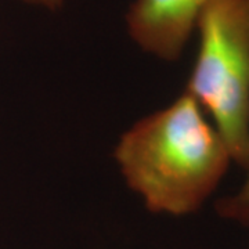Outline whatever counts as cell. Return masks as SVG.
I'll return each mask as SVG.
<instances>
[{
  "label": "cell",
  "mask_w": 249,
  "mask_h": 249,
  "mask_svg": "<svg viewBox=\"0 0 249 249\" xmlns=\"http://www.w3.org/2000/svg\"><path fill=\"white\" fill-rule=\"evenodd\" d=\"M211 1L133 0L126 13L127 34L142 52L163 61H176Z\"/></svg>",
  "instance_id": "3"
},
{
  "label": "cell",
  "mask_w": 249,
  "mask_h": 249,
  "mask_svg": "<svg viewBox=\"0 0 249 249\" xmlns=\"http://www.w3.org/2000/svg\"><path fill=\"white\" fill-rule=\"evenodd\" d=\"M21 3H25L29 6H39L50 11H57L62 7L64 0H18Z\"/></svg>",
  "instance_id": "5"
},
{
  "label": "cell",
  "mask_w": 249,
  "mask_h": 249,
  "mask_svg": "<svg viewBox=\"0 0 249 249\" xmlns=\"http://www.w3.org/2000/svg\"><path fill=\"white\" fill-rule=\"evenodd\" d=\"M198 53L186 93L211 116L231 160L249 166V0H213L196 22Z\"/></svg>",
  "instance_id": "2"
},
{
  "label": "cell",
  "mask_w": 249,
  "mask_h": 249,
  "mask_svg": "<svg viewBox=\"0 0 249 249\" xmlns=\"http://www.w3.org/2000/svg\"><path fill=\"white\" fill-rule=\"evenodd\" d=\"M248 227H249V226H248ZM247 249H249V245H248V247H247Z\"/></svg>",
  "instance_id": "6"
},
{
  "label": "cell",
  "mask_w": 249,
  "mask_h": 249,
  "mask_svg": "<svg viewBox=\"0 0 249 249\" xmlns=\"http://www.w3.org/2000/svg\"><path fill=\"white\" fill-rule=\"evenodd\" d=\"M216 212L220 217L230 222L249 226V166L242 186L231 196L220 198L216 202Z\"/></svg>",
  "instance_id": "4"
},
{
  "label": "cell",
  "mask_w": 249,
  "mask_h": 249,
  "mask_svg": "<svg viewBox=\"0 0 249 249\" xmlns=\"http://www.w3.org/2000/svg\"><path fill=\"white\" fill-rule=\"evenodd\" d=\"M114 157L145 208L170 216L196 212L232 162L220 133L186 91L127 129Z\"/></svg>",
  "instance_id": "1"
}]
</instances>
